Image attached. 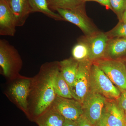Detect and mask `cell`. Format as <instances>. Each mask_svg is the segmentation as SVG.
Wrapping results in <instances>:
<instances>
[{
  "label": "cell",
  "mask_w": 126,
  "mask_h": 126,
  "mask_svg": "<svg viewBox=\"0 0 126 126\" xmlns=\"http://www.w3.org/2000/svg\"><path fill=\"white\" fill-rule=\"evenodd\" d=\"M60 72L59 62L47 63L41 67L42 79L36 89L34 116L36 119L49 109L57 95L55 92L54 83Z\"/></svg>",
  "instance_id": "1"
},
{
  "label": "cell",
  "mask_w": 126,
  "mask_h": 126,
  "mask_svg": "<svg viewBox=\"0 0 126 126\" xmlns=\"http://www.w3.org/2000/svg\"><path fill=\"white\" fill-rule=\"evenodd\" d=\"M90 90L110 100H117L121 94L119 89L94 62H92L90 68Z\"/></svg>",
  "instance_id": "2"
},
{
  "label": "cell",
  "mask_w": 126,
  "mask_h": 126,
  "mask_svg": "<svg viewBox=\"0 0 126 126\" xmlns=\"http://www.w3.org/2000/svg\"><path fill=\"white\" fill-rule=\"evenodd\" d=\"M22 61L18 50L5 39H0V66L3 74L9 77L21 68Z\"/></svg>",
  "instance_id": "3"
},
{
  "label": "cell",
  "mask_w": 126,
  "mask_h": 126,
  "mask_svg": "<svg viewBox=\"0 0 126 126\" xmlns=\"http://www.w3.org/2000/svg\"><path fill=\"white\" fill-rule=\"evenodd\" d=\"M94 62L121 92L126 90V64L123 61L103 58Z\"/></svg>",
  "instance_id": "4"
},
{
  "label": "cell",
  "mask_w": 126,
  "mask_h": 126,
  "mask_svg": "<svg viewBox=\"0 0 126 126\" xmlns=\"http://www.w3.org/2000/svg\"><path fill=\"white\" fill-rule=\"evenodd\" d=\"M92 61L89 60L79 62L75 81L71 91L74 99L82 103L90 90V68Z\"/></svg>",
  "instance_id": "5"
},
{
  "label": "cell",
  "mask_w": 126,
  "mask_h": 126,
  "mask_svg": "<svg viewBox=\"0 0 126 126\" xmlns=\"http://www.w3.org/2000/svg\"><path fill=\"white\" fill-rule=\"evenodd\" d=\"M107 100L102 94L90 90L82 103L84 114L94 126L103 115Z\"/></svg>",
  "instance_id": "6"
},
{
  "label": "cell",
  "mask_w": 126,
  "mask_h": 126,
  "mask_svg": "<svg viewBox=\"0 0 126 126\" xmlns=\"http://www.w3.org/2000/svg\"><path fill=\"white\" fill-rule=\"evenodd\" d=\"M56 11L64 21L79 28L85 36H91L99 31L86 15L85 10L57 9Z\"/></svg>",
  "instance_id": "7"
},
{
  "label": "cell",
  "mask_w": 126,
  "mask_h": 126,
  "mask_svg": "<svg viewBox=\"0 0 126 126\" xmlns=\"http://www.w3.org/2000/svg\"><path fill=\"white\" fill-rule=\"evenodd\" d=\"M52 104V108L65 119L76 121L84 113L82 104L73 98H65L57 95Z\"/></svg>",
  "instance_id": "8"
},
{
  "label": "cell",
  "mask_w": 126,
  "mask_h": 126,
  "mask_svg": "<svg viewBox=\"0 0 126 126\" xmlns=\"http://www.w3.org/2000/svg\"><path fill=\"white\" fill-rule=\"evenodd\" d=\"M83 38L89 47V60L94 62L104 58L110 39L107 33L99 31Z\"/></svg>",
  "instance_id": "9"
},
{
  "label": "cell",
  "mask_w": 126,
  "mask_h": 126,
  "mask_svg": "<svg viewBox=\"0 0 126 126\" xmlns=\"http://www.w3.org/2000/svg\"><path fill=\"white\" fill-rule=\"evenodd\" d=\"M16 27L15 19L8 0H0V35L14 36Z\"/></svg>",
  "instance_id": "10"
},
{
  "label": "cell",
  "mask_w": 126,
  "mask_h": 126,
  "mask_svg": "<svg viewBox=\"0 0 126 126\" xmlns=\"http://www.w3.org/2000/svg\"><path fill=\"white\" fill-rule=\"evenodd\" d=\"M31 82L29 79H24L16 81L10 88L11 94L16 102L27 114L28 113L27 99L30 92Z\"/></svg>",
  "instance_id": "11"
},
{
  "label": "cell",
  "mask_w": 126,
  "mask_h": 126,
  "mask_svg": "<svg viewBox=\"0 0 126 126\" xmlns=\"http://www.w3.org/2000/svg\"><path fill=\"white\" fill-rule=\"evenodd\" d=\"M104 113L110 126H126L124 111L118 105L116 100L107 99Z\"/></svg>",
  "instance_id": "12"
},
{
  "label": "cell",
  "mask_w": 126,
  "mask_h": 126,
  "mask_svg": "<svg viewBox=\"0 0 126 126\" xmlns=\"http://www.w3.org/2000/svg\"><path fill=\"white\" fill-rule=\"evenodd\" d=\"M14 14L17 27L25 24L30 14L33 13L29 0H8Z\"/></svg>",
  "instance_id": "13"
},
{
  "label": "cell",
  "mask_w": 126,
  "mask_h": 126,
  "mask_svg": "<svg viewBox=\"0 0 126 126\" xmlns=\"http://www.w3.org/2000/svg\"><path fill=\"white\" fill-rule=\"evenodd\" d=\"M59 63L60 73L71 90L75 81L79 62L71 57L60 61Z\"/></svg>",
  "instance_id": "14"
},
{
  "label": "cell",
  "mask_w": 126,
  "mask_h": 126,
  "mask_svg": "<svg viewBox=\"0 0 126 126\" xmlns=\"http://www.w3.org/2000/svg\"><path fill=\"white\" fill-rule=\"evenodd\" d=\"M125 56H126V38L110 39L104 58L119 60V58Z\"/></svg>",
  "instance_id": "15"
},
{
  "label": "cell",
  "mask_w": 126,
  "mask_h": 126,
  "mask_svg": "<svg viewBox=\"0 0 126 126\" xmlns=\"http://www.w3.org/2000/svg\"><path fill=\"white\" fill-rule=\"evenodd\" d=\"M65 118L53 108L35 119L39 126H63Z\"/></svg>",
  "instance_id": "16"
},
{
  "label": "cell",
  "mask_w": 126,
  "mask_h": 126,
  "mask_svg": "<svg viewBox=\"0 0 126 126\" xmlns=\"http://www.w3.org/2000/svg\"><path fill=\"white\" fill-rule=\"evenodd\" d=\"M33 13L40 12L56 21H64L60 15L49 8L46 0H29Z\"/></svg>",
  "instance_id": "17"
},
{
  "label": "cell",
  "mask_w": 126,
  "mask_h": 126,
  "mask_svg": "<svg viewBox=\"0 0 126 126\" xmlns=\"http://www.w3.org/2000/svg\"><path fill=\"white\" fill-rule=\"evenodd\" d=\"M49 8L67 10H84V0H46Z\"/></svg>",
  "instance_id": "18"
},
{
  "label": "cell",
  "mask_w": 126,
  "mask_h": 126,
  "mask_svg": "<svg viewBox=\"0 0 126 126\" xmlns=\"http://www.w3.org/2000/svg\"><path fill=\"white\" fill-rule=\"evenodd\" d=\"M72 57L79 62L89 60V49L83 38L79 39L72 50Z\"/></svg>",
  "instance_id": "19"
},
{
  "label": "cell",
  "mask_w": 126,
  "mask_h": 126,
  "mask_svg": "<svg viewBox=\"0 0 126 126\" xmlns=\"http://www.w3.org/2000/svg\"><path fill=\"white\" fill-rule=\"evenodd\" d=\"M54 89L58 96L65 98H73L70 88L62 76L60 70L55 79Z\"/></svg>",
  "instance_id": "20"
},
{
  "label": "cell",
  "mask_w": 126,
  "mask_h": 126,
  "mask_svg": "<svg viewBox=\"0 0 126 126\" xmlns=\"http://www.w3.org/2000/svg\"><path fill=\"white\" fill-rule=\"evenodd\" d=\"M106 33L110 39L126 38V24L120 21L112 29Z\"/></svg>",
  "instance_id": "21"
},
{
  "label": "cell",
  "mask_w": 126,
  "mask_h": 126,
  "mask_svg": "<svg viewBox=\"0 0 126 126\" xmlns=\"http://www.w3.org/2000/svg\"><path fill=\"white\" fill-rule=\"evenodd\" d=\"M112 10L117 15L121 21L122 15L126 10V0H110Z\"/></svg>",
  "instance_id": "22"
},
{
  "label": "cell",
  "mask_w": 126,
  "mask_h": 126,
  "mask_svg": "<svg viewBox=\"0 0 126 126\" xmlns=\"http://www.w3.org/2000/svg\"><path fill=\"white\" fill-rule=\"evenodd\" d=\"M116 101L119 107L123 111H126V90L122 92Z\"/></svg>",
  "instance_id": "23"
},
{
  "label": "cell",
  "mask_w": 126,
  "mask_h": 126,
  "mask_svg": "<svg viewBox=\"0 0 126 126\" xmlns=\"http://www.w3.org/2000/svg\"><path fill=\"white\" fill-rule=\"evenodd\" d=\"M76 122L78 126H95L89 121L84 113Z\"/></svg>",
  "instance_id": "24"
},
{
  "label": "cell",
  "mask_w": 126,
  "mask_h": 126,
  "mask_svg": "<svg viewBox=\"0 0 126 126\" xmlns=\"http://www.w3.org/2000/svg\"><path fill=\"white\" fill-rule=\"evenodd\" d=\"M85 2L89 1H96L102 5L106 6L108 9L112 10L110 4V0H84Z\"/></svg>",
  "instance_id": "25"
},
{
  "label": "cell",
  "mask_w": 126,
  "mask_h": 126,
  "mask_svg": "<svg viewBox=\"0 0 126 126\" xmlns=\"http://www.w3.org/2000/svg\"><path fill=\"white\" fill-rule=\"evenodd\" d=\"M95 126H110L109 125L107 119H106V116L103 113V115L101 118L98 121L96 124Z\"/></svg>",
  "instance_id": "26"
},
{
  "label": "cell",
  "mask_w": 126,
  "mask_h": 126,
  "mask_svg": "<svg viewBox=\"0 0 126 126\" xmlns=\"http://www.w3.org/2000/svg\"><path fill=\"white\" fill-rule=\"evenodd\" d=\"M63 126H78L77 123L75 121L65 119Z\"/></svg>",
  "instance_id": "27"
},
{
  "label": "cell",
  "mask_w": 126,
  "mask_h": 126,
  "mask_svg": "<svg viewBox=\"0 0 126 126\" xmlns=\"http://www.w3.org/2000/svg\"><path fill=\"white\" fill-rule=\"evenodd\" d=\"M120 21H122L123 23L126 24V10L123 14Z\"/></svg>",
  "instance_id": "28"
},
{
  "label": "cell",
  "mask_w": 126,
  "mask_h": 126,
  "mask_svg": "<svg viewBox=\"0 0 126 126\" xmlns=\"http://www.w3.org/2000/svg\"><path fill=\"white\" fill-rule=\"evenodd\" d=\"M124 111V115H125V122L126 124V111Z\"/></svg>",
  "instance_id": "29"
},
{
  "label": "cell",
  "mask_w": 126,
  "mask_h": 126,
  "mask_svg": "<svg viewBox=\"0 0 126 126\" xmlns=\"http://www.w3.org/2000/svg\"></svg>",
  "instance_id": "30"
}]
</instances>
